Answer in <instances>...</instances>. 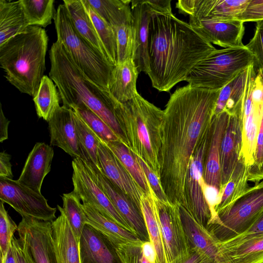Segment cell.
<instances>
[{
  "instance_id": "ba28073f",
  "label": "cell",
  "mask_w": 263,
  "mask_h": 263,
  "mask_svg": "<svg viewBox=\"0 0 263 263\" xmlns=\"http://www.w3.org/2000/svg\"><path fill=\"white\" fill-rule=\"evenodd\" d=\"M263 211V181L249 187L228 210L217 214L216 221L206 227L220 242L244 233Z\"/></svg>"
},
{
  "instance_id": "cb8c5ba5",
  "label": "cell",
  "mask_w": 263,
  "mask_h": 263,
  "mask_svg": "<svg viewBox=\"0 0 263 263\" xmlns=\"http://www.w3.org/2000/svg\"><path fill=\"white\" fill-rule=\"evenodd\" d=\"M256 76L253 63L222 88L217 100L214 115L224 110L229 113L243 112L248 91L254 81Z\"/></svg>"
},
{
  "instance_id": "ab89813d",
  "label": "cell",
  "mask_w": 263,
  "mask_h": 263,
  "mask_svg": "<svg viewBox=\"0 0 263 263\" xmlns=\"http://www.w3.org/2000/svg\"><path fill=\"white\" fill-rule=\"evenodd\" d=\"M21 2L29 26L45 28L54 20V0H21Z\"/></svg>"
},
{
  "instance_id": "ac0fdd59",
  "label": "cell",
  "mask_w": 263,
  "mask_h": 263,
  "mask_svg": "<svg viewBox=\"0 0 263 263\" xmlns=\"http://www.w3.org/2000/svg\"><path fill=\"white\" fill-rule=\"evenodd\" d=\"M133 28L132 59L140 73L149 71L148 41L149 23L153 9L146 0L132 1Z\"/></svg>"
},
{
  "instance_id": "7dc6e473",
  "label": "cell",
  "mask_w": 263,
  "mask_h": 263,
  "mask_svg": "<svg viewBox=\"0 0 263 263\" xmlns=\"http://www.w3.org/2000/svg\"><path fill=\"white\" fill-rule=\"evenodd\" d=\"M135 156L158 200L167 205L172 204L170 202L162 187L160 178L142 159L136 155Z\"/></svg>"
},
{
  "instance_id": "7bdbcfd3",
  "label": "cell",
  "mask_w": 263,
  "mask_h": 263,
  "mask_svg": "<svg viewBox=\"0 0 263 263\" xmlns=\"http://www.w3.org/2000/svg\"><path fill=\"white\" fill-rule=\"evenodd\" d=\"M112 28L116 37L117 64H118L129 58H132L133 44L132 20Z\"/></svg>"
},
{
  "instance_id": "8fae6325",
  "label": "cell",
  "mask_w": 263,
  "mask_h": 263,
  "mask_svg": "<svg viewBox=\"0 0 263 263\" xmlns=\"http://www.w3.org/2000/svg\"><path fill=\"white\" fill-rule=\"evenodd\" d=\"M156 203L167 263H181L189 257L192 249L183 227L179 206L164 204L157 197Z\"/></svg>"
},
{
  "instance_id": "9f6ffc18",
  "label": "cell",
  "mask_w": 263,
  "mask_h": 263,
  "mask_svg": "<svg viewBox=\"0 0 263 263\" xmlns=\"http://www.w3.org/2000/svg\"><path fill=\"white\" fill-rule=\"evenodd\" d=\"M1 263H17L11 242L6 256H1Z\"/></svg>"
},
{
  "instance_id": "83f0119b",
  "label": "cell",
  "mask_w": 263,
  "mask_h": 263,
  "mask_svg": "<svg viewBox=\"0 0 263 263\" xmlns=\"http://www.w3.org/2000/svg\"><path fill=\"white\" fill-rule=\"evenodd\" d=\"M140 207L149 241L153 243L156 250V263H167L156 203V197L151 187L149 193L144 194L141 197Z\"/></svg>"
},
{
  "instance_id": "f35d334b",
  "label": "cell",
  "mask_w": 263,
  "mask_h": 263,
  "mask_svg": "<svg viewBox=\"0 0 263 263\" xmlns=\"http://www.w3.org/2000/svg\"><path fill=\"white\" fill-rule=\"evenodd\" d=\"M82 1L108 60L116 66L117 64V46L116 34L112 27L97 14L87 0Z\"/></svg>"
},
{
  "instance_id": "6f0895ef",
  "label": "cell",
  "mask_w": 263,
  "mask_h": 263,
  "mask_svg": "<svg viewBox=\"0 0 263 263\" xmlns=\"http://www.w3.org/2000/svg\"><path fill=\"white\" fill-rule=\"evenodd\" d=\"M257 72H259L261 75L263 77V71H258Z\"/></svg>"
},
{
  "instance_id": "74e56055",
  "label": "cell",
  "mask_w": 263,
  "mask_h": 263,
  "mask_svg": "<svg viewBox=\"0 0 263 263\" xmlns=\"http://www.w3.org/2000/svg\"><path fill=\"white\" fill-rule=\"evenodd\" d=\"M102 141L117 157L142 191L145 194H149L151 185L135 155L121 141Z\"/></svg>"
},
{
  "instance_id": "8992f818",
  "label": "cell",
  "mask_w": 263,
  "mask_h": 263,
  "mask_svg": "<svg viewBox=\"0 0 263 263\" xmlns=\"http://www.w3.org/2000/svg\"><path fill=\"white\" fill-rule=\"evenodd\" d=\"M54 22L57 41L74 63L89 80L109 91L115 66L76 32L63 4L58 6Z\"/></svg>"
},
{
  "instance_id": "bcb514c9",
  "label": "cell",
  "mask_w": 263,
  "mask_h": 263,
  "mask_svg": "<svg viewBox=\"0 0 263 263\" xmlns=\"http://www.w3.org/2000/svg\"><path fill=\"white\" fill-rule=\"evenodd\" d=\"M256 23L253 37L245 45L254 58V66L258 71H263V20Z\"/></svg>"
},
{
  "instance_id": "52a82bcc",
  "label": "cell",
  "mask_w": 263,
  "mask_h": 263,
  "mask_svg": "<svg viewBox=\"0 0 263 263\" xmlns=\"http://www.w3.org/2000/svg\"><path fill=\"white\" fill-rule=\"evenodd\" d=\"M253 63V56L245 45L216 49L195 66L185 81L193 86L220 90Z\"/></svg>"
},
{
  "instance_id": "f546056e",
  "label": "cell",
  "mask_w": 263,
  "mask_h": 263,
  "mask_svg": "<svg viewBox=\"0 0 263 263\" xmlns=\"http://www.w3.org/2000/svg\"><path fill=\"white\" fill-rule=\"evenodd\" d=\"M139 74L132 58L117 64L109 92L121 103L129 101L138 93L136 83Z\"/></svg>"
},
{
  "instance_id": "836d02e7",
  "label": "cell",
  "mask_w": 263,
  "mask_h": 263,
  "mask_svg": "<svg viewBox=\"0 0 263 263\" xmlns=\"http://www.w3.org/2000/svg\"><path fill=\"white\" fill-rule=\"evenodd\" d=\"M253 104L250 115L243 120L240 158L250 167L254 162L257 136L263 115V105Z\"/></svg>"
},
{
  "instance_id": "816d5d0a",
  "label": "cell",
  "mask_w": 263,
  "mask_h": 263,
  "mask_svg": "<svg viewBox=\"0 0 263 263\" xmlns=\"http://www.w3.org/2000/svg\"><path fill=\"white\" fill-rule=\"evenodd\" d=\"M258 234H263V211L257 220L249 229L242 234L226 241L235 240L251 235Z\"/></svg>"
},
{
  "instance_id": "e575fe53",
  "label": "cell",
  "mask_w": 263,
  "mask_h": 263,
  "mask_svg": "<svg viewBox=\"0 0 263 263\" xmlns=\"http://www.w3.org/2000/svg\"><path fill=\"white\" fill-rule=\"evenodd\" d=\"M74 118L80 158L91 168L101 171L98 157L99 140L97 135L74 111Z\"/></svg>"
},
{
  "instance_id": "277c9868",
  "label": "cell",
  "mask_w": 263,
  "mask_h": 263,
  "mask_svg": "<svg viewBox=\"0 0 263 263\" xmlns=\"http://www.w3.org/2000/svg\"><path fill=\"white\" fill-rule=\"evenodd\" d=\"M48 36L41 27L27 30L0 45V65L5 77L21 92L32 97L46 70Z\"/></svg>"
},
{
  "instance_id": "9a60e30c",
  "label": "cell",
  "mask_w": 263,
  "mask_h": 263,
  "mask_svg": "<svg viewBox=\"0 0 263 263\" xmlns=\"http://www.w3.org/2000/svg\"><path fill=\"white\" fill-rule=\"evenodd\" d=\"M87 166L98 184L130 226L133 232L140 239L149 241L142 213L100 170H93Z\"/></svg>"
},
{
  "instance_id": "1f68e13d",
  "label": "cell",
  "mask_w": 263,
  "mask_h": 263,
  "mask_svg": "<svg viewBox=\"0 0 263 263\" xmlns=\"http://www.w3.org/2000/svg\"><path fill=\"white\" fill-rule=\"evenodd\" d=\"M250 168L242 159H239L227 183L218 193L219 202L215 208L217 218L218 213L228 210L249 187Z\"/></svg>"
},
{
  "instance_id": "8d00e7d4",
  "label": "cell",
  "mask_w": 263,
  "mask_h": 263,
  "mask_svg": "<svg viewBox=\"0 0 263 263\" xmlns=\"http://www.w3.org/2000/svg\"><path fill=\"white\" fill-rule=\"evenodd\" d=\"M105 22L112 27L132 20L130 0H87Z\"/></svg>"
},
{
  "instance_id": "5bb4252c",
  "label": "cell",
  "mask_w": 263,
  "mask_h": 263,
  "mask_svg": "<svg viewBox=\"0 0 263 263\" xmlns=\"http://www.w3.org/2000/svg\"><path fill=\"white\" fill-rule=\"evenodd\" d=\"M251 0H179L180 13L198 19L217 21L239 20Z\"/></svg>"
},
{
  "instance_id": "11a10c76",
  "label": "cell",
  "mask_w": 263,
  "mask_h": 263,
  "mask_svg": "<svg viewBox=\"0 0 263 263\" xmlns=\"http://www.w3.org/2000/svg\"><path fill=\"white\" fill-rule=\"evenodd\" d=\"M10 121L5 117L0 104V142H3L8 138V126Z\"/></svg>"
},
{
  "instance_id": "5b68a950",
  "label": "cell",
  "mask_w": 263,
  "mask_h": 263,
  "mask_svg": "<svg viewBox=\"0 0 263 263\" xmlns=\"http://www.w3.org/2000/svg\"><path fill=\"white\" fill-rule=\"evenodd\" d=\"M115 113L125 145L160 178L159 157L163 110L138 92L129 101L119 103Z\"/></svg>"
},
{
  "instance_id": "d6986e66",
  "label": "cell",
  "mask_w": 263,
  "mask_h": 263,
  "mask_svg": "<svg viewBox=\"0 0 263 263\" xmlns=\"http://www.w3.org/2000/svg\"><path fill=\"white\" fill-rule=\"evenodd\" d=\"M220 147L221 190L224 188L240 158L243 112L229 113Z\"/></svg>"
},
{
  "instance_id": "b9f144b4",
  "label": "cell",
  "mask_w": 263,
  "mask_h": 263,
  "mask_svg": "<svg viewBox=\"0 0 263 263\" xmlns=\"http://www.w3.org/2000/svg\"><path fill=\"white\" fill-rule=\"evenodd\" d=\"M63 211L77 240L79 242L83 230L87 224V218L80 199L72 191L63 194Z\"/></svg>"
},
{
  "instance_id": "c3c4849f",
  "label": "cell",
  "mask_w": 263,
  "mask_h": 263,
  "mask_svg": "<svg viewBox=\"0 0 263 263\" xmlns=\"http://www.w3.org/2000/svg\"><path fill=\"white\" fill-rule=\"evenodd\" d=\"M239 20L243 22H255L263 20V0H251Z\"/></svg>"
},
{
  "instance_id": "f5cc1de1",
  "label": "cell",
  "mask_w": 263,
  "mask_h": 263,
  "mask_svg": "<svg viewBox=\"0 0 263 263\" xmlns=\"http://www.w3.org/2000/svg\"><path fill=\"white\" fill-rule=\"evenodd\" d=\"M11 156L5 151L0 153V177L13 179Z\"/></svg>"
},
{
  "instance_id": "484cf974",
  "label": "cell",
  "mask_w": 263,
  "mask_h": 263,
  "mask_svg": "<svg viewBox=\"0 0 263 263\" xmlns=\"http://www.w3.org/2000/svg\"><path fill=\"white\" fill-rule=\"evenodd\" d=\"M60 216L51 222L57 263H81L79 242L77 240L62 208Z\"/></svg>"
},
{
  "instance_id": "4fadbf2b",
  "label": "cell",
  "mask_w": 263,
  "mask_h": 263,
  "mask_svg": "<svg viewBox=\"0 0 263 263\" xmlns=\"http://www.w3.org/2000/svg\"><path fill=\"white\" fill-rule=\"evenodd\" d=\"M22 217L17 230L19 239L26 245L34 263H57L52 221Z\"/></svg>"
},
{
  "instance_id": "680465c9",
  "label": "cell",
  "mask_w": 263,
  "mask_h": 263,
  "mask_svg": "<svg viewBox=\"0 0 263 263\" xmlns=\"http://www.w3.org/2000/svg\"><path fill=\"white\" fill-rule=\"evenodd\" d=\"M262 181H263V180H262Z\"/></svg>"
},
{
  "instance_id": "ffe728a7",
  "label": "cell",
  "mask_w": 263,
  "mask_h": 263,
  "mask_svg": "<svg viewBox=\"0 0 263 263\" xmlns=\"http://www.w3.org/2000/svg\"><path fill=\"white\" fill-rule=\"evenodd\" d=\"M179 206L183 227L191 249L202 253L213 263H229L220 249V241L185 208Z\"/></svg>"
},
{
  "instance_id": "30bf717a",
  "label": "cell",
  "mask_w": 263,
  "mask_h": 263,
  "mask_svg": "<svg viewBox=\"0 0 263 263\" xmlns=\"http://www.w3.org/2000/svg\"><path fill=\"white\" fill-rule=\"evenodd\" d=\"M0 199L12 207L22 217L44 221L56 219L57 209L50 206L42 195L17 180L0 177Z\"/></svg>"
},
{
  "instance_id": "ee69618b",
  "label": "cell",
  "mask_w": 263,
  "mask_h": 263,
  "mask_svg": "<svg viewBox=\"0 0 263 263\" xmlns=\"http://www.w3.org/2000/svg\"><path fill=\"white\" fill-rule=\"evenodd\" d=\"M141 239L120 245L115 248L120 263H152L145 255Z\"/></svg>"
},
{
  "instance_id": "681fc988",
  "label": "cell",
  "mask_w": 263,
  "mask_h": 263,
  "mask_svg": "<svg viewBox=\"0 0 263 263\" xmlns=\"http://www.w3.org/2000/svg\"><path fill=\"white\" fill-rule=\"evenodd\" d=\"M11 243L17 263H34L26 245L24 242L13 236Z\"/></svg>"
},
{
  "instance_id": "7402d4cb",
  "label": "cell",
  "mask_w": 263,
  "mask_h": 263,
  "mask_svg": "<svg viewBox=\"0 0 263 263\" xmlns=\"http://www.w3.org/2000/svg\"><path fill=\"white\" fill-rule=\"evenodd\" d=\"M53 148L44 142H37L29 153L17 180L20 183L41 193L43 180L51 170Z\"/></svg>"
},
{
  "instance_id": "4316f807",
  "label": "cell",
  "mask_w": 263,
  "mask_h": 263,
  "mask_svg": "<svg viewBox=\"0 0 263 263\" xmlns=\"http://www.w3.org/2000/svg\"><path fill=\"white\" fill-rule=\"evenodd\" d=\"M219 248L229 263H263V234L220 242Z\"/></svg>"
},
{
  "instance_id": "f1b7e54d",
  "label": "cell",
  "mask_w": 263,
  "mask_h": 263,
  "mask_svg": "<svg viewBox=\"0 0 263 263\" xmlns=\"http://www.w3.org/2000/svg\"><path fill=\"white\" fill-rule=\"evenodd\" d=\"M87 224L104 235L116 248L128 242L140 240L136 235L106 218L88 203H82Z\"/></svg>"
},
{
  "instance_id": "e0dca14e",
  "label": "cell",
  "mask_w": 263,
  "mask_h": 263,
  "mask_svg": "<svg viewBox=\"0 0 263 263\" xmlns=\"http://www.w3.org/2000/svg\"><path fill=\"white\" fill-rule=\"evenodd\" d=\"M97 138L98 157L101 172L141 212L140 201L145 193L103 141L98 136Z\"/></svg>"
},
{
  "instance_id": "d6a6232c",
  "label": "cell",
  "mask_w": 263,
  "mask_h": 263,
  "mask_svg": "<svg viewBox=\"0 0 263 263\" xmlns=\"http://www.w3.org/2000/svg\"><path fill=\"white\" fill-rule=\"evenodd\" d=\"M29 27L21 0H0V45Z\"/></svg>"
},
{
  "instance_id": "f907efd6",
  "label": "cell",
  "mask_w": 263,
  "mask_h": 263,
  "mask_svg": "<svg viewBox=\"0 0 263 263\" xmlns=\"http://www.w3.org/2000/svg\"><path fill=\"white\" fill-rule=\"evenodd\" d=\"M252 100L255 104L263 105V77L258 72L256 73L252 88Z\"/></svg>"
},
{
  "instance_id": "3957f363",
  "label": "cell",
  "mask_w": 263,
  "mask_h": 263,
  "mask_svg": "<svg viewBox=\"0 0 263 263\" xmlns=\"http://www.w3.org/2000/svg\"><path fill=\"white\" fill-rule=\"evenodd\" d=\"M49 76L55 84L63 106L83 103L103 120L125 144L115 110L120 103L108 91L85 76L60 42L53 43L49 51Z\"/></svg>"
},
{
  "instance_id": "db71d44e",
  "label": "cell",
  "mask_w": 263,
  "mask_h": 263,
  "mask_svg": "<svg viewBox=\"0 0 263 263\" xmlns=\"http://www.w3.org/2000/svg\"><path fill=\"white\" fill-rule=\"evenodd\" d=\"M153 11L162 13H172L171 1L146 0Z\"/></svg>"
},
{
  "instance_id": "603a6c76",
  "label": "cell",
  "mask_w": 263,
  "mask_h": 263,
  "mask_svg": "<svg viewBox=\"0 0 263 263\" xmlns=\"http://www.w3.org/2000/svg\"><path fill=\"white\" fill-rule=\"evenodd\" d=\"M230 114L227 110L214 115L211 135L206 152L203 173L205 183L221 190L220 153L221 144L226 129Z\"/></svg>"
},
{
  "instance_id": "6da1fadb",
  "label": "cell",
  "mask_w": 263,
  "mask_h": 263,
  "mask_svg": "<svg viewBox=\"0 0 263 263\" xmlns=\"http://www.w3.org/2000/svg\"><path fill=\"white\" fill-rule=\"evenodd\" d=\"M220 90L188 84L176 89L163 110L159 157L160 182L170 202L186 210L191 161L211 130Z\"/></svg>"
},
{
  "instance_id": "2e32d148",
  "label": "cell",
  "mask_w": 263,
  "mask_h": 263,
  "mask_svg": "<svg viewBox=\"0 0 263 263\" xmlns=\"http://www.w3.org/2000/svg\"><path fill=\"white\" fill-rule=\"evenodd\" d=\"M189 24L211 44L226 48L243 47L244 22L240 20L217 21L190 16Z\"/></svg>"
},
{
  "instance_id": "9c48e42d",
  "label": "cell",
  "mask_w": 263,
  "mask_h": 263,
  "mask_svg": "<svg viewBox=\"0 0 263 263\" xmlns=\"http://www.w3.org/2000/svg\"><path fill=\"white\" fill-rule=\"evenodd\" d=\"M71 165L72 192L83 203H88L106 218L135 234L98 184L83 160L75 157Z\"/></svg>"
},
{
  "instance_id": "60d3db41",
  "label": "cell",
  "mask_w": 263,
  "mask_h": 263,
  "mask_svg": "<svg viewBox=\"0 0 263 263\" xmlns=\"http://www.w3.org/2000/svg\"><path fill=\"white\" fill-rule=\"evenodd\" d=\"M72 109L102 140L106 142L121 141L112 129L83 103L71 105Z\"/></svg>"
},
{
  "instance_id": "44dd1931",
  "label": "cell",
  "mask_w": 263,
  "mask_h": 263,
  "mask_svg": "<svg viewBox=\"0 0 263 263\" xmlns=\"http://www.w3.org/2000/svg\"><path fill=\"white\" fill-rule=\"evenodd\" d=\"M50 145L62 149L71 157H80L74 111L60 106L48 121Z\"/></svg>"
},
{
  "instance_id": "d590c367",
  "label": "cell",
  "mask_w": 263,
  "mask_h": 263,
  "mask_svg": "<svg viewBox=\"0 0 263 263\" xmlns=\"http://www.w3.org/2000/svg\"><path fill=\"white\" fill-rule=\"evenodd\" d=\"M61 98L58 88L50 77L44 75L33 97L35 110L39 118L49 121L60 107Z\"/></svg>"
},
{
  "instance_id": "f6af8a7d",
  "label": "cell",
  "mask_w": 263,
  "mask_h": 263,
  "mask_svg": "<svg viewBox=\"0 0 263 263\" xmlns=\"http://www.w3.org/2000/svg\"><path fill=\"white\" fill-rule=\"evenodd\" d=\"M18 226L6 210L4 202L0 204V250L1 256H6L8 248Z\"/></svg>"
},
{
  "instance_id": "4dcf8cb0",
  "label": "cell",
  "mask_w": 263,
  "mask_h": 263,
  "mask_svg": "<svg viewBox=\"0 0 263 263\" xmlns=\"http://www.w3.org/2000/svg\"><path fill=\"white\" fill-rule=\"evenodd\" d=\"M63 3L76 32L108 59L82 0H64Z\"/></svg>"
},
{
  "instance_id": "d4e9b609",
  "label": "cell",
  "mask_w": 263,
  "mask_h": 263,
  "mask_svg": "<svg viewBox=\"0 0 263 263\" xmlns=\"http://www.w3.org/2000/svg\"><path fill=\"white\" fill-rule=\"evenodd\" d=\"M81 263H120L115 248L101 233L86 224L79 241Z\"/></svg>"
},
{
  "instance_id": "7c38bea8",
  "label": "cell",
  "mask_w": 263,
  "mask_h": 263,
  "mask_svg": "<svg viewBox=\"0 0 263 263\" xmlns=\"http://www.w3.org/2000/svg\"><path fill=\"white\" fill-rule=\"evenodd\" d=\"M211 131V129L199 145L192 157L187 183V211L205 228L211 219V211L203 190L204 162Z\"/></svg>"
},
{
  "instance_id": "7a4b0ae2",
  "label": "cell",
  "mask_w": 263,
  "mask_h": 263,
  "mask_svg": "<svg viewBox=\"0 0 263 263\" xmlns=\"http://www.w3.org/2000/svg\"><path fill=\"white\" fill-rule=\"evenodd\" d=\"M216 49L172 12H152L147 74L152 86L158 91L168 92L185 81L195 66Z\"/></svg>"
}]
</instances>
